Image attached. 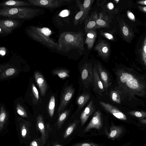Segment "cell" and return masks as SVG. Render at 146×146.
I'll list each match as a JSON object with an SVG mask.
<instances>
[{
  "instance_id": "6da1fadb",
  "label": "cell",
  "mask_w": 146,
  "mask_h": 146,
  "mask_svg": "<svg viewBox=\"0 0 146 146\" xmlns=\"http://www.w3.org/2000/svg\"><path fill=\"white\" fill-rule=\"evenodd\" d=\"M121 100H137L136 96L143 98L146 94V77L132 68L123 66L114 70Z\"/></svg>"
},
{
  "instance_id": "7a4b0ae2",
  "label": "cell",
  "mask_w": 146,
  "mask_h": 146,
  "mask_svg": "<svg viewBox=\"0 0 146 146\" xmlns=\"http://www.w3.org/2000/svg\"><path fill=\"white\" fill-rule=\"evenodd\" d=\"M84 35L81 31L62 33L58 40L59 51L67 52L76 49L82 54L84 50Z\"/></svg>"
},
{
  "instance_id": "3957f363",
  "label": "cell",
  "mask_w": 146,
  "mask_h": 146,
  "mask_svg": "<svg viewBox=\"0 0 146 146\" xmlns=\"http://www.w3.org/2000/svg\"><path fill=\"white\" fill-rule=\"evenodd\" d=\"M27 33L35 40L48 48L58 50V44L50 37L52 32L49 28L31 26L27 30Z\"/></svg>"
},
{
  "instance_id": "277c9868",
  "label": "cell",
  "mask_w": 146,
  "mask_h": 146,
  "mask_svg": "<svg viewBox=\"0 0 146 146\" xmlns=\"http://www.w3.org/2000/svg\"><path fill=\"white\" fill-rule=\"evenodd\" d=\"M39 9L20 7H5L0 9V15L17 19H31L40 15Z\"/></svg>"
},
{
  "instance_id": "5b68a950",
  "label": "cell",
  "mask_w": 146,
  "mask_h": 146,
  "mask_svg": "<svg viewBox=\"0 0 146 146\" xmlns=\"http://www.w3.org/2000/svg\"><path fill=\"white\" fill-rule=\"evenodd\" d=\"M72 1L71 0H28L31 5L48 9L61 7Z\"/></svg>"
},
{
  "instance_id": "8992f818",
  "label": "cell",
  "mask_w": 146,
  "mask_h": 146,
  "mask_svg": "<svg viewBox=\"0 0 146 146\" xmlns=\"http://www.w3.org/2000/svg\"><path fill=\"white\" fill-rule=\"evenodd\" d=\"M81 79L85 88H88L92 84L93 79L92 64L86 63L82 67L81 70Z\"/></svg>"
},
{
  "instance_id": "52a82bcc",
  "label": "cell",
  "mask_w": 146,
  "mask_h": 146,
  "mask_svg": "<svg viewBox=\"0 0 146 146\" xmlns=\"http://www.w3.org/2000/svg\"><path fill=\"white\" fill-rule=\"evenodd\" d=\"M74 88L72 86H67L62 93L60 102L58 108V113H59L64 110L66 105L72 98L74 92Z\"/></svg>"
},
{
  "instance_id": "ba28073f",
  "label": "cell",
  "mask_w": 146,
  "mask_h": 146,
  "mask_svg": "<svg viewBox=\"0 0 146 146\" xmlns=\"http://www.w3.org/2000/svg\"><path fill=\"white\" fill-rule=\"evenodd\" d=\"M96 65L99 77L103 83L105 92L107 94L108 89L111 84V79L107 71L100 63H97Z\"/></svg>"
},
{
  "instance_id": "9c48e42d",
  "label": "cell",
  "mask_w": 146,
  "mask_h": 146,
  "mask_svg": "<svg viewBox=\"0 0 146 146\" xmlns=\"http://www.w3.org/2000/svg\"><path fill=\"white\" fill-rule=\"evenodd\" d=\"M93 79L92 85L94 90L99 95L102 96L105 92L104 89L102 82L98 75L96 64L93 68Z\"/></svg>"
},
{
  "instance_id": "30bf717a",
  "label": "cell",
  "mask_w": 146,
  "mask_h": 146,
  "mask_svg": "<svg viewBox=\"0 0 146 146\" xmlns=\"http://www.w3.org/2000/svg\"><path fill=\"white\" fill-rule=\"evenodd\" d=\"M101 106L106 111L111 113L116 118L123 121L127 119L126 115L112 105L101 101L99 102Z\"/></svg>"
},
{
  "instance_id": "8fae6325",
  "label": "cell",
  "mask_w": 146,
  "mask_h": 146,
  "mask_svg": "<svg viewBox=\"0 0 146 146\" xmlns=\"http://www.w3.org/2000/svg\"><path fill=\"white\" fill-rule=\"evenodd\" d=\"M102 126V114L100 111L98 110L94 113L92 119L85 129L84 132H87L92 128L100 129Z\"/></svg>"
},
{
  "instance_id": "7c38bea8",
  "label": "cell",
  "mask_w": 146,
  "mask_h": 146,
  "mask_svg": "<svg viewBox=\"0 0 146 146\" xmlns=\"http://www.w3.org/2000/svg\"><path fill=\"white\" fill-rule=\"evenodd\" d=\"M94 49L97 52L98 55L104 59H107L110 55V46L105 41L102 40L99 41Z\"/></svg>"
},
{
  "instance_id": "4fadbf2b",
  "label": "cell",
  "mask_w": 146,
  "mask_h": 146,
  "mask_svg": "<svg viewBox=\"0 0 146 146\" xmlns=\"http://www.w3.org/2000/svg\"><path fill=\"white\" fill-rule=\"evenodd\" d=\"M20 23L19 21L16 20H0V28L4 33H9L17 27Z\"/></svg>"
},
{
  "instance_id": "5bb4252c",
  "label": "cell",
  "mask_w": 146,
  "mask_h": 146,
  "mask_svg": "<svg viewBox=\"0 0 146 146\" xmlns=\"http://www.w3.org/2000/svg\"><path fill=\"white\" fill-rule=\"evenodd\" d=\"M93 1V0H85L82 3L79 0H76L77 6L80 10H82L84 12V14L80 21V24L84 22L88 17L91 7Z\"/></svg>"
},
{
  "instance_id": "9a60e30c",
  "label": "cell",
  "mask_w": 146,
  "mask_h": 146,
  "mask_svg": "<svg viewBox=\"0 0 146 146\" xmlns=\"http://www.w3.org/2000/svg\"><path fill=\"white\" fill-rule=\"evenodd\" d=\"M36 82L38 86L41 95L44 96L48 89L46 82L43 76L39 72H36L34 73Z\"/></svg>"
},
{
  "instance_id": "2e32d148",
  "label": "cell",
  "mask_w": 146,
  "mask_h": 146,
  "mask_svg": "<svg viewBox=\"0 0 146 146\" xmlns=\"http://www.w3.org/2000/svg\"><path fill=\"white\" fill-rule=\"evenodd\" d=\"M96 110L93 101L91 100L82 112L80 117L81 125H83Z\"/></svg>"
},
{
  "instance_id": "e0dca14e",
  "label": "cell",
  "mask_w": 146,
  "mask_h": 146,
  "mask_svg": "<svg viewBox=\"0 0 146 146\" xmlns=\"http://www.w3.org/2000/svg\"><path fill=\"white\" fill-rule=\"evenodd\" d=\"M98 18L97 12L96 11L87 18L85 21L84 31L86 33L91 30L94 29Z\"/></svg>"
},
{
  "instance_id": "ac0fdd59",
  "label": "cell",
  "mask_w": 146,
  "mask_h": 146,
  "mask_svg": "<svg viewBox=\"0 0 146 146\" xmlns=\"http://www.w3.org/2000/svg\"><path fill=\"white\" fill-rule=\"evenodd\" d=\"M36 126L38 130L41 133V138L44 145L46 143V140L47 138L48 134L46 131L43 117L41 115H39L37 117Z\"/></svg>"
},
{
  "instance_id": "d6986e66",
  "label": "cell",
  "mask_w": 146,
  "mask_h": 146,
  "mask_svg": "<svg viewBox=\"0 0 146 146\" xmlns=\"http://www.w3.org/2000/svg\"><path fill=\"white\" fill-rule=\"evenodd\" d=\"M85 43L89 50L92 48L97 36L96 31L94 29L89 31L86 33Z\"/></svg>"
},
{
  "instance_id": "ffe728a7",
  "label": "cell",
  "mask_w": 146,
  "mask_h": 146,
  "mask_svg": "<svg viewBox=\"0 0 146 146\" xmlns=\"http://www.w3.org/2000/svg\"><path fill=\"white\" fill-rule=\"evenodd\" d=\"M123 131V129L121 127L112 125L110 128V132L107 135L109 138L113 139L119 137Z\"/></svg>"
},
{
  "instance_id": "44dd1931",
  "label": "cell",
  "mask_w": 146,
  "mask_h": 146,
  "mask_svg": "<svg viewBox=\"0 0 146 146\" xmlns=\"http://www.w3.org/2000/svg\"><path fill=\"white\" fill-rule=\"evenodd\" d=\"M121 23V32L123 38L127 41H130L133 36V32L126 23L123 22Z\"/></svg>"
},
{
  "instance_id": "7402d4cb",
  "label": "cell",
  "mask_w": 146,
  "mask_h": 146,
  "mask_svg": "<svg viewBox=\"0 0 146 146\" xmlns=\"http://www.w3.org/2000/svg\"><path fill=\"white\" fill-rule=\"evenodd\" d=\"M0 5L5 7H20L21 6H30L31 5L29 3L23 1L17 0H9L0 3Z\"/></svg>"
},
{
  "instance_id": "603a6c76",
  "label": "cell",
  "mask_w": 146,
  "mask_h": 146,
  "mask_svg": "<svg viewBox=\"0 0 146 146\" xmlns=\"http://www.w3.org/2000/svg\"><path fill=\"white\" fill-rule=\"evenodd\" d=\"M90 97V95L88 93L84 94L79 96L77 101L78 106V111L82 108L87 103Z\"/></svg>"
},
{
  "instance_id": "cb8c5ba5",
  "label": "cell",
  "mask_w": 146,
  "mask_h": 146,
  "mask_svg": "<svg viewBox=\"0 0 146 146\" xmlns=\"http://www.w3.org/2000/svg\"><path fill=\"white\" fill-rule=\"evenodd\" d=\"M139 54L142 63L146 66V38L145 37L142 46L139 50Z\"/></svg>"
},
{
  "instance_id": "d4e9b609",
  "label": "cell",
  "mask_w": 146,
  "mask_h": 146,
  "mask_svg": "<svg viewBox=\"0 0 146 146\" xmlns=\"http://www.w3.org/2000/svg\"><path fill=\"white\" fill-rule=\"evenodd\" d=\"M55 105V98L54 96H52L50 99L48 106V111L49 115L52 117L54 114Z\"/></svg>"
},
{
  "instance_id": "484cf974",
  "label": "cell",
  "mask_w": 146,
  "mask_h": 146,
  "mask_svg": "<svg viewBox=\"0 0 146 146\" xmlns=\"http://www.w3.org/2000/svg\"><path fill=\"white\" fill-rule=\"evenodd\" d=\"M53 73L54 75H57L61 78H64L70 76L69 72L65 69H59L54 70Z\"/></svg>"
},
{
  "instance_id": "4316f807",
  "label": "cell",
  "mask_w": 146,
  "mask_h": 146,
  "mask_svg": "<svg viewBox=\"0 0 146 146\" xmlns=\"http://www.w3.org/2000/svg\"><path fill=\"white\" fill-rule=\"evenodd\" d=\"M32 90L33 95V103L34 105L38 104L40 101L39 93L37 89L34 84H33L32 85Z\"/></svg>"
},
{
  "instance_id": "83f0119b",
  "label": "cell",
  "mask_w": 146,
  "mask_h": 146,
  "mask_svg": "<svg viewBox=\"0 0 146 146\" xmlns=\"http://www.w3.org/2000/svg\"><path fill=\"white\" fill-rule=\"evenodd\" d=\"M110 96L111 100L113 102L118 104L121 103V96L118 92L115 89V90L111 91Z\"/></svg>"
},
{
  "instance_id": "f1b7e54d",
  "label": "cell",
  "mask_w": 146,
  "mask_h": 146,
  "mask_svg": "<svg viewBox=\"0 0 146 146\" xmlns=\"http://www.w3.org/2000/svg\"><path fill=\"white\" fill-rule=\"evenodd\" d=\"M69 111H70L69 110H66L60 114L57 122L58 127H61L62 123L67 117Z\"/></svg>"
},
{
  "instance_id": "f546056e",
  "label": "cell",
  "mask_w": 146,
  "mask_h": 146,
  "mask_svg": "<svg viewBox=\"0 0 146 146\" xmlns=\"http://www.w3.org/2000/svg\"><path fill=\"white\" fill-rule=\"evenodd\" d=\"M103 16H100L96 21V25L95 28L100 27H107L108 23L105 20L103 19Z\"/></svg>"
},
{
  "instance_id": "4dcf8cb0",
  "label": "cell",
  "mask_w": 146,
  "mask_h": 146,
  "mask_svg": "<svg viewBox=\"0 0 146 146\" xmlns=\"http://www.w3.org/2000/svg\"><path fill=\"white\" fill-rule=\"evenodd\" d=\"M128 113L131 115L139 118H144L146 117V113L143 111H133L128 112Z\"/></svg>"
},
{
  "instance_id": "1f68e13d",
  "label": "cell",
  "mask_w": 146,
  "mask_h": 146,
  "mask_svg": "<svg viewBox=\"0 0 146 146\" xmlns=\"http://www.w3.org/2000/svg\"><path fill=\"white\" fill-rule=\"evenodd\" d=\"M76 122H74L68 127L64 134V138L67 137L72 133L76 125Z\"/></svg>"
},
{
  "instance_id": "d6a6232c",
  "label": "cell",
  "mask_w": 146,
  "mask_h": 146,
  "mask_svg": "<svg viewBox=\"0 0 146 146\" xmlns=\"http://www.w3.org/2000/svg\"><path fill=\"white\" fill-rule=\"evenodd\" d=\"M83 14V11L82 10H80V11L76 15L73 21L74 24L75 26H76L80 23Z\"/></svg>"
},
{
  "instance_id": "836d02e7",
  "label": "cell",
  "mask_w": 146,
  "mask_h": 146,
  "mask_svg": "<svg viewBox=\"0 0 146 146\" xmlns=\"http://www.w3.org/2000/svg\"><path fill=\"white\" fill-rule=\"evenodd\" d=\"M17 111L18 114L23 117H26L27 114L24 108L20 105L18 104L17 108Z\"/></svg>"
},
{
  "instance_id": "e575fe53",
  "label": "cell",
  "mask_w": 146,
  "mask_h": 146,
  "mask_svg": "<svg viewBox=\"0 0 146 146\" xmlns=\"http://www.w3.org/2000/svg\"><path fill=\"white\" fill-rule=\"evenodd\" d=\"M43 142L40 138L33 140L31 142L30 146H43Z\"/></svg>"
},
{
  "instance_id": "d590c367",
  "label": "cell",
  "mask_w": 146,
  "mask_h": 146,
  "mask_svg": "<svg viewBox=\"0 0 146 146\" xmlns=\"http://www.w3.org/2000/svg\"><path fill=\"white\" fill-rule=\"evenodd\" d=\"M73 146H102L93 143H84L76 144Z\"/></svg>"
},
{
  "instance_id": "8d00e7d4",
  "label": "cell",
  "mask_w": 146,
  "mask_h": 146,
  "mask_svg": "<svg viewBox=\"0 0 146 146\" xmlns=\"http://www.w3.org/2000/svg\"><path fill=\"white\" fill-rule=\"evenodd\" d=\"M15 72V70L13 68L8 69L5 72L6 75L8 76H11Z\"/></svg>"
},
{
  "instance_id": "74e56055",
  "label": "cell",
  "mask_w": 146,
  "mask_h": 146,
  "mask_svg": "<svg viewBox=\"0 0 146 146\" xmlns=\"http://www.w3.org/2000/svg\"><path fill=\"white\" fill-rule=\"evenodd\" d=\"M103 34L105 37L110 40H112L114 39L113 35L111 34L107 33H104Z\"/></svg>"
},
{
  "instance_id": "f35d334b",
  "label": "cell",
  "mask_w": 146,
  "mask_h": 146,
  "mask_svg": "<svg viewBox=\"0 0 146 146\" xmlns=\"http://www.w3.org/2000/svg\"><path fill=\"white\" fill-rule=\"evenodd\" d=\"M127 15L128 17L131 20H135V17L133 14L130 11H127Z\"/></svg>"
},
{
  "instance_id": "ab89813d",
  "label": "cell",
  "mask_w": 146,
  "mask_h": 146,
  "mask_svg": "<svg viewBox=\"0 0 146 146\" xmlns=\"http://www.w3.org/2000/svg\"><path fill=\"white\" fill-rule=\"evenodd\" d=\"M6 117V114L5 113L2 112L0 114V121L3 122L5 120Z\"/></svg>"
},
{
  "instance_id": "60d3db41",
  "label": "cell",
  "mask_w": 146,
  "mask_h": 146,
  "mask_svg": "<svg viewBox=\"0 0 146 146\" xmlns=\"http://www.w3.org/2000/svg\"><path fill=\"white\" fill-rule=\"evenodd\" d=\"M6 50L4 47L0 48V55L4 56L6 53Z\"/></svg>"
},
{
  "instance_id": "b9f144b4",
  "label": "cell",
  "mask_w": 146,
  "mask_h": 146,
  "mask_svg": "<svg viewBox=\"0 0 146 146\" xmlns=\"http://www.w3.org/2000/svg\"><path fill=\"white\" fill-rule=\"evenodd\" d=\"M107 7L109 9L112 10L114 8V5L113 3L110 2L107 5Z\"/></svg>"
},
{
  "instance_id": "7bdbcfd3",
  "label": "cell",
  "mask_w": 146,
  "mask_h": 146,
  "mask_svg": "<svg viewBox=\"0 0 146 146\" xmlns=\"http://www.w3.org/2000/svg\"><path fill=\"white\" fill-rule=\"evenodd\" d=\"M139 9L141 10L142 11L146 13V7H142L141 6H138Z\"/></svg>"
},
{
  "instance_id": "ee69618b",
  "label": "cell",
  "mask_w": 146,
  "mask_h": 146,
  "mask_svg": "<svg viewBox=\"0 0 146 146\" xmlns=\"http://www.w3.org/2000/svg\"><path fill=\"white\" fill-rule=\"evenodd\" d=\"M27 133V130L25 128L23 129L22 131V134L23 136H25Z\"/></svg>"
},
{
  "instance_id": "f6af8a7d",
  "label": "cell",
  "mask_w": 146,
  "mask_h": 146,
  "mask_svg": "<svg viewBox=\"0 0 146 146\" xmlns=\"http://www.w3.org/2000/svg\"><path fill=\"white\" fill-rule=\"evenodd\" d=\"M137 3L142 5H146V1H138Z\"/></svg>"
},
{
  "instance_id": "bcb514c9",
  "label": "cell",
  "mask_w": 146,
  "mask_h": 146,
  "mask_svg": "<svg viewBox=\"0 0 146 146\" xmlns=\"http://www.w3.org/2000/svg\"><path fill=\"white\" fill-rule=\"evenodd\" d=\"M140 121L142 123L145 124L146 123V119H140Z\"/></svg>"
},
{
  "instance_id": "7dc6e473",
  "label": "cell",
  "mask_w": 146,
  "mask_h": 146,
  "mask_svg": "<svg viewBox=\"0 0 146 146\" xmlns=\"http://www.w3.org/2000/svg\"><path fill=\"white\" fill-rule=\"evenodd\" d=\"M130 144V142L127 143L121 146H129V145Z\"/></svg>"
},
{
  "instance_id": "c3c4849f",
  "label": "cell",
  "mask_w": 146,
  "mask_h": 146,
  "mask_svg": "<svg viewBox=\"0 0 146 146\" xmlns=\"http://www.w3.org/2000/svg\"><path fill=\"white\" fill-rule=\"evenodd\" d=\"M114 1H115L116 3H117L119 1V0H114Z\"/></svg>"
},
{
  "instance_id": "681fc988",
  "label": "cell",
  "mask_w": 146,
  "mask_h": 146,
  "mask_svg": "<svg viewBox=\"0 0 146 146\" xmlns=\"http://www.w3.org/2000/svg\"><path fill=\"white\" fill-rule=\"evenodd\" d=\"M54 146H61V145H55Z\"/></svg>"
},
{
  "instance_id": "f907efd6",
  "label": "cell",
  "mask_w": 146,
  "mask_h": 146,
  "mask_svg": "<svg viewBox=\"0 0 146 146\" xmlns=\"http://www.w3.org/2000/svg\"><path fill=\"white\" fill-rule=\"evenodd\" d=\"M2 33V31H1V28H0V33Z\"/></svg>"
}]
</instances>
